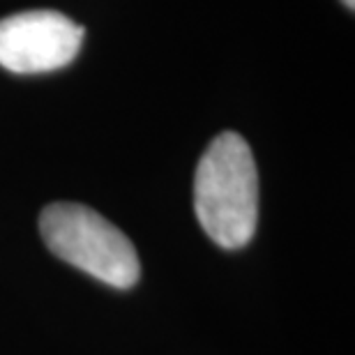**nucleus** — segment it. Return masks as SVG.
Here are the masks:
<instances>
[{
    "label": "nucleus",
    "mask_w": 355,
    "mask_h": 355,
    "mask_svg": "<svg viewBox=\"0 0 355 355\" xmlns=\"http://www.w3.org/2000/svg\"><path fill=\"white\" fill-rule=\"evenodd\" d=\"M194 212L212 243L240 250L257 233L259 173L247 141L222 132L210 141L194 175Z\"/></svg>",
    "instance_id": "f257e3e1"
},
{
    "label": "nucleus",
    "mask_w": 355,
    "mask_h": 355,
    "mask_svg": "<svg viewBox=\"0 0 355 355\" xmlns=\"http://www.w3.org/2000/svg\"><path fill=\"white\" fill-rule=\"evenodd\" d=\"M40 233L55 257L113 288H132L139 282L141 263L132 240L88 205H46Z\"/></svg>",
    "instance_id": "f03ea898"
},
{
    "label": "nucleus",
    "mask_w": 355,
    "mask_h": 355,
    "mask_svg": "<svg viewBox=\"0 0 355 355\" xmlns=\"http://www.w3.org/2000/svg\"><path fill=\"white\" fill-rule=\"evenodd\" d=\"M86 28L53 10L0 19V67L14 74H44L67 67L81 51Z\"/></svg>",
    "instance_id": "7ed1b4c3"
},
{
    "label": "nucleus",
    "mask_w": 355,
    "mask_h": 355,
    "mask_svg": "<svg viewBox=\"0 0 355 355\" xmlns=\"http://www.w3.org/2000/svg\"><path fill=\"white\" fill-rule=\"evenodd\" d=\"M342 3L349 7V10H353V7H355V0H342Z\"/></svg>",
    "instance_id": "20e7f679"
}]
</instances>
